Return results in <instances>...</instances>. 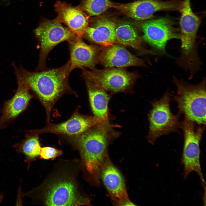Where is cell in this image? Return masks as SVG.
<instances>
[{
	"label": "cell",
	"mask_w": 206,
	"mask_h": 206,
	"mask_svg": "<svg viewBox=\"0 0 206 206\" xmlns=\"http://www.w3.org/2000/svg\"><path fill=\"white\" fill-rule=\"evenodd\" d=\"M17 81L25 84L32 90L44 106L47 122L52 108L57 100L67 92L73 93L69 84L72 71L69 60L60 67L37 72L29 71L22 67L14 66Z\"/></svg>",
	"instance_id": "cell-1"
},
{
	"label": "cell",
	"mask_w": 206,
	"mask_h": 206,
	"mask_svg": "<svg viewBox=\"0 0 206 206\" xmlns=\"http://www.w3.org/2000/svg\"><path fill=\"white\" fill-rule=\"evenodd\" d=\"M114 126L109 122H102L79 135L71 136L80 150L86 171L97 184L99 183L101 168L108 156V144L118 135Z\"/></svg>",
	"instance_id": "cell-2"
},
{
	"label": "cell",
	"mask_w": 206,
	"mask_h": 206,
	"mask_svg": "<svg viewBox=\"0 0 206 206\" xmlns=\"http://www.w3.org/2000/svg\"><path fill=\"white\" fill-rule=\"evenodd\" d=\"M173 82L177 88L173 96L178 104L179 113L198 124H206V80L193 85L174 77Z\"/></svg>",
	"instance_id": "cell-3"
},
{
	"label": "cell",
	"mask_w": 206,
	"mask_h": 206,
	"mask_svg": "<svg viewBox=\"0 0 206 206\" xmlns=\"http://www.w3.org/2000/svg\"><path fill=\"white\" fill-rule=\"evenodd\" d=\"M170 97V94L167 92L160 99L151 103L152 108L148 114L150 125L147 138L152 144L160 136L178 132L180 128L179 118L181 114L175 115L171 112Z\"/></svg>",
	"instance_id": "cell-4"
},
{
	"label": "cell",
	"mask_w": 206,
	"mask_h": 206,
	"mask_svg": "<svg viewBox=\"0 0 206 206\" xmlns=\"http://www.w3.org/2000/svg\"><path fill=\"white\" fill-rule=\"evenodd\" d=\"M185 116L180 122V128L182 130L184 142L182 162L184 167L183 176L186 179L192 172H195L204 184L201 170L200 143L205 130V125L198 124Z\"/></svg>",
	"instance_id": "cell-5"
},
{
	"label": "cell",
	"mask_w": 206,
	"mask_h": 206,
	"mask_svg": "<svg viewBox=\"0 0 206 206\" xmlns=\"http://www.w3.org/2000/svg\"><path fill=\"white\" fill-rule=\"evenodd\" d=\"M106 68L101 70L94 68L89 70L82 69L83 76L106 92L113 93L128 91L138 77L137 74L122 68Z\"/></svg>",
	"instance_id": "cell-6"
},
{
	"label": "cell",
	"mask_w": 206,
	"mask_h": 206,
	"mask_svg": "<svg viewBox=\"0 0 206 206\" xmlns=\"http://www.w3.org/2000/svg\"><path fill=\"white\" fill-rule=\"evenodd\" d=\"M34 33L40 45L39 62L37 68L39 71L47 69V56L55 46L62 41H70L76 35L68 27H64L56 18L43 21L35 30Z\"/></svg>",
	"instance_id": "cell-7"
},
{
	"label": "cell",
	"mask_w": 206,
	"mask_h": 206,
	"mask_svg": "<svg viewBox=\"0 0 206 206\" xmlns=\"http://www.w3.org/2000/svg\"><path fill=\"white\" fill-rule=\"evenodd\" d=\"M179 9L181 14L179 34L180 55L185 59H192L198 54L196 38L201 20L192 11L190 0H185L181 4Z\"/></svg>",
	"instance_id": "cell-8"
},
{
	"label": "cell",
	"mask_w": 206,
	"mask_h": 206,
	"mask_svg": "<svg viewBox=\"0 0 206 206\" xmlns=\"http://www.w3.org/2000/svg\"><path fill=\"white\" fill-rule=\"evenodd\" d=\"M44 201L47 206L89 205V200L81 195L71 180L62 179L51 184L44 195Z\"/></svg>",
	"instance_id": "cell-9"
},
{
	"label": "cell",
	"mask_w": 206,
	"mask_h": 206,
	"mask_svg": "<svg viewBox=\"0 0 206 206\" xmlns=\"http://www.w3.org/2000/svg\"><path fill=\"white\" fill-rule=\"evenodd\" d=\"M142 38L160 54H165L167 41L173 39H179V34L168 19L159 18L145 21L141 25Z\"/></svg>",
	"instance_id": "cell-10"
},
{
	"label": "cell",
	"mask_w": 206,
	"mask_h": 206,
	"mask_svg": "<svg viewBox=\"0 0 206 206\" xmlns=\"http://www.w3.org/2000/svg\"><path fill=\"white\" fill-rule=\"evenodd\" d=\"M100 179L114 203L118 205H134L129 200L124 179L108 156L101 168Z\"/></svg>",
	"instance_id": "cell-11"
},
{
	"label": "cell",
	"mask_w": 206,
	"mask_h": 206,
	"mask_svg": "<svg viewBox=\"0 0 206 206\" xmlns=\"http://www.w3.org/2000/svg\"><path fill=\"white\" fill-rule=\"evenodd\" d=\"M180 5L173 1L140 0L125 4L116 5L114 8L128 17L137 20H143L152 17L156 12L179 9Z\"/></svg>",
	"instance_id": "cell-12"
},
{
	"label": "cell",
	"mask_w": 206,
	"mask_h": 206,
	"mask_svg": "<svg viewBox=\"0 0 206 206\" xmlns=\"http://www.w3.org/2000/svg\"><path fill=\"white\" fill-rule=\"evenodd\" d=\"M103 122L101 119L94 116L83 115L78 112H74L71 117L67 121L57 124L48 123L45 127L32 130L31 132L37 134L50 133L76 136L84 132L96 124Z\"/></svg>",
	"instance_id": "cell-13"
},
{
	"label": "cell",
	"mask_w": 206,
	"mask_h": 206,
	"mask_svg": "<svg viewBox=\"0 0 206 206\" xmlns=\"http://www.w3.org/2000/svg\"><path fill=\"white\" fill-rule=\"evenodd\" d=\"M123 46L115 43L104 47L99 53L98 62L106 68L146 66L143 60L131 54Z\"/></svg>",
	"instance_id": "cell-14"
},
{
	"label": "cell",
	"mask_w": 206,
	"mask_h": 206,
	"mask_svg": "<svg viewBox=\"0 0 206 206\" xmlns=\"http://www.w3.org/2000/svg\"><path fill=\"white\" fill-rule=\"evenodd\" d=\"M54 7L57 13L56 19L66 25L76 35L82 37L88 26L89 16L80 7L73 6L64 2L57 1Z\"/></svg>",
	"instance_id": "cell-15"
},
{
	"label": "cell",
	"mask_w": 206,
	"mask_h": 206,
	"mask_svg": "<svg viewBox=\"0 0 206 206\" xmlns=\"http://www.w3.org/2000/svg\"><path fill=\"white\" fill-rule=\"evenodd\" d=\"M70 51V68H94L98 62V48L93 45H88L82 37L76 35L68 41Z\"/></svg>",
	"instance_id": "cell-16"
},
{
	"label": "cell",
	"mask_w": 206,
	"mask_h": 206,
	"mask_svg": "<svg viewBox=\"0 0 206 206\" xmlns=\"http://www.w3.org/2000/svg\"><path fill=\"white\" fill-rule=\"evenodd\" d=\"M17 82L18 86L15 94L5 104L2 115L0 118V127L23 111L32 97L27 85L19 81Z\"/></svg>",
	"instance_id": "cell-17"
},
{
	"label": "cell",
	"mask_w": 206,
	"mask_h": 206,
	"mask_svg": "<svg viewBox=\"0 0 206 206\" xmlns=\"http://www.w3.org/2000/svg\"><path fill=\"white\" fill-rule=\"evenodd\" d=\"M116 25L109 19L102 18L92 26L85 30L83 36L91 42L104 47L116 43L115 29Z\"/></svg>",
	"instance_id": "cell-18"
},
{
	"label": "cell",
	"mask_w": 206,
	"mask_h": 206,
	"mask_svg": "<svg viewBox=\"0 0 206 206\" xmlns=\"http://www.w3.org/2000/svg\"><path fill=\"white\" fill-rule=\"evenodd\" d=\"M90 104L94 116L103 122H108V104L110 96L89 80L85 79Z\"/></svg>",
	"instance_id": "cell-19"
},
{
	"label": "cell",
	"mask_w": 206,
	"mask_h": 206,
	"mask_svg": "<svg viewBox=\"0 0 206 206\" xmlns=\"http://www.w3.org/2000/svg\"><path fill=\"white\" fill-rule=\"evenodd\" d=\"M115 34L116 43L131 47L144 54H156L154 51L143 47L141 37L134 27L129 23H124L116 25Z\"/></svg>",
	"instance_id": "cell-20"
},
{
	"label": "cell",
	"mask_w": 206,
	"mask_h": 206,
	"mask_svg": "<svg viewBox=\"0 0 206 206\" xmlns=\"http://www.w3.org/2000/svg\"><path fill=\"white\" fill-rule=\"evenodd\" d=\"M20 143L14 145L16 151L25 156L24 161L29 166L31 163L36 159L39 156L41 146L38 134L31 132Z\"/></svg>",
	"instance_id": "cell-21"
},
{
	"label": "cell",
	"mask_w": 206,
	"mask_h": 206,
	"mask_svg": "<svg viewBox=\"0 0 206 206\" xmlns=\"http://www.w3.org/2000/svg\"><path fill=\"white\" fill-rule=\"evenodd\" d=\"M115 5L110 0H83L81 8L89 16L99 15Z\"/></svg>",
	"instance_id": "cell-22"
},
{
	"label": "cell",
	"mask_w": 206,
	"mask_h": 206,
	"mask_svg": "<svg viewBox=\"0 0 206 206\" xmlns=\"http://www.w3.org/2000/svg\"><path fill=\"white\" fill-rule=\"evenodd\" d=\"M62 153L61 150L55 148L45 146L41 147L39 156L41 159L45 160H53L61 155Z\"/></svg>",
	"instance_id": "cell-23"
}]
</instances>
